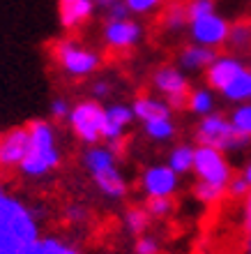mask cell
Masks as SVG:
<instances>
[{
	"label": "cell",
	"instance_id": "cell-1",
	"mask_svg": "<svg viewBox=\"0 0 251 254\" xmlns=\"http://www.w3.org/2000/svg\"><path fill=\"white\" fill-rule=\"evenodd\" d=\"M30 143H28L26 160L21 164V174L26 178H42L60 167V150L55 129L49 121H33L28 125Z\"/></svg>",
	"mask_w": 251,
	"mask_h": 254
},
{
	"label": "cell",
	"instance_id": "cell-2",
	"mask_svg": "<svg viewBox=\"0 0 251 254\" xmlns=\"http://www.w3.org/2000/svg\"><path fill=\"white\" fill-rule=\"evenodd\" d=\"M83 167L90 174L93 183L97 185L104 196L113 201L125 199L127 194V181L118 169V157L108 150V146H90L83 153Z\"/></svg>",
	"mask_w": 251,
	"mask_h": 254
},
{
	"label": "cell",
	"instance_id": "cell-3",
	"mask_svg": "<svg viewBox=\"0 0 251 254\" xmlns=\"http://www.w3.org/2000/svg\"><path fill=\"white\" fill-rule=\"evenodd\" d=\"M196 141L199 146H210L224 153L231 150H242L251 143V139L242 136V134L233 127L231 118H226L224 114H207L201 118L199 127H196Z\"/></svg>",
	"mask_w": 251,
	"mask_h": 254
},
{
	"label": "cell",
	"instance_id": "cell-4",
	"mask_svg": "<svg viewBox=\"0 0 251 254\" xmlns=\"http://www.w3.org/2000/svg\"><path fill=\"white\" fill-rule=\"evenodd\" d=\"M51 56L55 65L67 74V76H74V79H83V76H90L93 72H97L101 65V58L97 51L83 47L74 40H60L53 44Z\"/></svg>",
	"mask_w": 251,
	"mask_h": 254
},
{
	"label": "cell",
	"instance_id": "cell-5",
	"mask_svg": "<svg viewBox=\"0 0 251 254\" xmlns=\"http://www.w3.org/2000/svg\"><path fill=\"white\" fill-rule=\"evenodd\" d=\"M69 129L74 136L88 146H95L101 139V127H104V107L97 100H83L74 104L69 111Z\"/></svg>",
	"mask_w": 251,
	"mask_h": 254
},
{
	"label": "cell",
	"instance_id": "cell-6",
	"mask_svg": "<svg viewBox=\"0 0 251 254\" xmlns=\"http://www.w3.org/2000/svg\"><path fill=\"white\" fill-rule=\"evenodd\" d=\"M152 86L157 93L164 95L166 104L173 111H182L189 107V81H187L185 72L175 65H161L152 74Z\"/></svg>",
	"mask_w": 251,
	"mask_h": 254
},
{
	"label": "cell",
	"instance_id": "cell-7",
	"mask_svg": "<svg viewBox=\"0 0 251 254\" xmlns=\"http://www.w3.org/2000/svg\"><path fill=\"white\" fill-rule=\"evenodd\" d=\"M194 171L203 183H212V185H219V188H228V183L233 178L231 164L226 160L224 150H217V148L210 146L196 148Z\"/></svg>",
	"mask_w": 251,
	"mask_h": 254
},
{
	"label": "cell",
	"instance_id": "cell-8",
	"mask_svg": "<svg viewBox=\"0 0 251 254\" xmlns=\"http://www.w3.org/2000/svg\"><path fill=\"white\" fill-rule=\"evenodd\" d=\"M28 143H30L28 125L9 127L5 132H0V176L21 169L28 153Z\"/></svg>",
	"mask_w": 251,
	"mask_h": 254
},
{
	"label": "cell",
	"instance_id": "cell-9",
	"mask_svg": "<svg viewBox=\"0 0 251 254\" xmlns=\"http://www.w3.org/2000/svg\"><path fill=\"white\" fill-rule=\"evenodd\" d=\"M228 35H231V23L217 12L189 21V37L194 44L201 47L217 49L228 42Z\"/></svg>",
	"mask_w": 251,
	"mask_h": 254
},
{
	"label": "cell",
	"instance_id": "cell-10",
	"mask_svg": "<svg viewBox=\"0 0 251 254\" xmlns=\"http://www.w3.org/2000/svg\"><path fill=\"white\" fill-rule=\"evenodd\" d=\"M106 47L111 51H129L141 42L143 37V28L132 19H118V21H106L101 28Z\"/></svg>",
	"mask_w": 251,
	"mask_h": 254
},
{
	"label": "cell",
	"instance_id": "cell-11",
	"mask_svg": "<svg viewBox=\"0 0 251 254\" xmlns=\"http://www.w3.org/2000/svg\"><path fill=\"white\" fill-rule=\"evenodd\" d=\"M141 188L146 192L148 199H161V196H171L178 192L180 181L178 174L173 171L168 164H159V167H148L141 176Z\"/></svg>",
	"mask_w": 251,
	"mask_h": 254
},
{
	"label": "cell",
	"instance_id": "cell-12",
	"mask_svg": "<svg viewBox=\"0 0 251 254\" xmlns=\"http://www.w3.org/2000/svg\"><path fill=\"white\" fill-rule=\"evenodd\" d=\"M245 69L247 67L242 65L238 58H233V56H219L217 61L205 69V83H207V88H212V90H221V93H224L226 88L231 86Z\"/></svg>",
	"mask_w": 251,
	"mask_h": 254
},
{
	"label": "cell",
	"instance_id": "cell-13",
	"mask_svg": "<svg viewBox=\"0 0 251 254\" xmlns=\"http://www.w3.org/2000/svg\"><path fill=\"white\" fill-rule=\"evenodd\" d=\"M134 123V111L127 104H111L104 107V127H101V139L104 141H120L122 134Z\"/></svg>",
	"mask_w": 251,
	"mask_h": 254
},
{
	"label": "cell",
	"instance_id": "cell-14",
	"mask_svg": "<svg viewBox=\"0 0 251 254\" xmlns=\"http://www.w3.org/2000/svg\"><path fill=\"white\" fill-rule=\"evenodd\" d=\"M95 0H58L60 26L65 30H79L95 12Z\"/></svg>",
	"mask_w": 251,
	"mask_h": 254
},
{
	"label": "cell",
	"instance_id": "cell-15",
	"mask_svg": "<svg viewBox=\"0 0 251 254\" xmlns=\"http://www.w3.org/2000/svg\"><path fill=\"white\" fill-rule=\"evenodd\" d=\"M219 58L217 49H207L201 47V44H187L180 51V69H187V72H203L212 63Z\"/></svg>",
	"mask_w": 251,
	"mask_h": 254
},
{
	"label": "cell",
	"instance_id": "cell-16",
	"mask_svg": "<svg viewBox=\"0 0 251 254\" xmlns=\"http://www.w3.org/2000/svg\"><path fill=\"white\" fill-rule=\"evenodd\" d=\"M134 118H139L141 123H152L161 121V118H171L173 109L166 104V100H157L152 95H139L132 104Z\"/></svg>",
	"mask_w": 251,
	"mask_h": 254
},
{
	"label": "cell",
	"instance_id": "cell-17",
	"mask_svg": "<svg viewBox=\"0 0 251 254\" xmlns=\"http://www.w3.org/2000/svg\"><path fill=\"white\" fill-rule=\"evenodd\" d=\"M161 28L166 33H180L189 26V14H187V0H171L161 9Z\"/></svg>",
	"mask_w": 251,
	"mask_h": 254
},
{
	"label": "cell",
	"instance_id": "cell-18",
	"mask_svg": "<svg viewBox=\"0 0 251 254\" xmlns=\"http://www.w3.org/2000/svg\"><path fill=\"white\" fill-rule=\"evenodd\" d=\"M19 254H83V252H79L76 248L62 243L60 238L49 236V238H40V241H35L33 245L23 248Z\"/></svg>",
	"mask_w": 251,
	"mask_h": 254
},
{
	"label": "cell",
	"instance_id": "cell-19",
	"mask_svg": "<svg viewBox=\"0 0 251 254\" xmlns=\"http://www.w3.org/2000/svg\"><path fill=\"white\" fill-rule=\"evenodd\" d=\"M194 160H196V148L189 143H178L168 155V167L175 174H189L194 171Z\"/></svg>",
	"mask_w": 251,
	"mask_h": 254
},
{
	"label": "cell",
	"instance_id": "cell-20",
	"mask_svg": "<svg viewBox=\"0 0 251 254\" xmlns=\"http://www.w3.org/2000/svg\"><path fill=\"white\" fill-rule=\"evenodd\" d=\"M224 97L228 102H238V104L251 102V72L245 69V72L240 74L238 79L224 90Z\"/></svg>",
	"mask_w": 251,
	"mask_h": 254
},
{
	"label": "cell",
	"instance_id": "cell-21",
	"mask_svg": "<svg viewBox=\"0 0 251 254\" xmlns=\"http://www.w3.org/2000/svg\"><path fill=\"white\" fill-rule=\"evenodd\" d=\"M150 213H148L146 208L141 206H129L125 213V227L129 229V234L134 236H143L150 227Z\"/></svg>",
	"mask_w": 251,
	"mask_h": 254
},
{
	"label": "cell",
	"instance_id": "cell-22",
	"mask_svg": "<svg viewBox=\"0 0 251 254\" xmlns=\"http://www.w3.org/2000/svg\"><path fill=\"white\" fill-rule=\"evenodd\" d=\"M189 111L199 116L214 114V95L210 93V88H196L189 93Z\"/></svg>",
	"mask_w": 251,
	"mask_h": 254
},
{
	"label": "cell",
	"instance_id": "cell-23",
	"mask_svg": "<svg viewBox=\"0 0 251 254\" xmlns=\"http://www.w3.org/2000/svg\"><path fill=\"white\" fill-rule=\"evenodd\" d=\"M192 194L196 196V201L205 203V206H214L219 201L224 199L226 194V188H219V185H212V183H196L192 188Z\"/></svg>",
	"mask_w": 251,
	"mask_h": 254
},
{
	"label": "cell",
	"instance_id": "cell-24",
	"mask_svg": "<svg viewBox=\"0 0 251 254\" xmlns=\"http://www.w3.org/2000/svg\"><path fill=\"white\" fill-rule=\"evenodd\" d=\"M228 44L233 49H238V51H249L251 49V21H238L235 26H231Z\"/></svg>",
	"mask_w": 251,
	"mask_h": 254
},
{
	"label": "cell",
	"instance_id": "cell-25",
	"mask_svg": "<svg viewBox=\"0 0 251 254\" xmlns=\"http://www.w3.org/2000/svg\"><path fill=\"white\" fill-rule=\"evenodd\" d=\"M143 129L152 141H171L175 136V125L171 118H161V121L143 123Z\"/></svg>",
	"mask_w": 251,
	"mask_h": 254
},
{
	"label": "cell",
	"instance_id": "cell-26",
	"mask_svg": "<svg viewBox=\"0 0 251 254\" xmlns=\"http://www.w3.org/2000/svg\"><path fill=\"white\" fill-rule=\"evenodd\" d=\"M231 123H233V127L242 134V136L251 139V102L240 104V107L233 111V114H231Z\"/></svg>",
	"mask_w": 251,
	"mask_h": 254
},
{
	"label": "cell",
	"instance_id": "cell-27",
	"mask_svg": "<svg viewBox=\"0 0 251 254\" xmlns=\"http://www.w3.org/2000/svg\"><path fill=\"white\" fill-rule=\"evenodd\" d=\"M173 199L171 196H161V199H148L146 201V210L150 213V217H159V220H164L168 215L173 213Z\"/></svg>",
	"mask_w": 251,
	"mask_h": 254
},
{
	"label": "cell",
	"instance_id": "cell-28",
	"mask_svg": "<svg viewBox=\"0 0 251 254\" xmlns=\"http://www.w3.org/2000/svg\"><path fill=\"white\" fill-rule=\"evenodd\" d=\"M127 9L132 14H154L157 9H164L166 0H125Z\"/></svg>",
	"mask_w": 251,
	"mask_h": 254
},
{
	"label": "cell",
	"instance_id": "cell-29",
	"mask_svg": "<svg viewBox=\"0 0 251 254\" xmlns=\"http://www.w3.org/2000/svg\"><path fill=\"white\" fill-rule=\"evenodd\" d=\"M226 194L233 196V199H245L251 194V185L247 183L245 176H233L231 183H228V188H226Z\"/></svg>",
	"mask_w": 251,
	"mask_h": 254
},
{
	"label": "cell",
	"instance_id": "cell-30",
	"mask_svg": "<svg viewBox=\"0 0 251 254\" xmlns=\"http://www.w3.org/2000/svg\"><path fill=\"white\" fill-rule=\"evenodd\" d=\"M214 12V2L212 0H187V14H189V21L201 19V16H207V14Z\"/></svg>",
	"mask_w": 251,
	"mask_h": 254
},
{
	"label": "cell",
	"instance_id": "cell-31",
	"mask_svg": "<svg viewBox=\"0 0 251 254\" xmlns=\"http://www.w3.org/2000/svg\"><path fill=\"white\" fill-rule=\"evenodd\" d=\"M134 252L136 254H159V241L154 236H139L136 238V245H134Z\"/></svg>",
	"mask_w": 251,
	"mask_h": 254
},
{
	"label": "cell",
	"instance_id": "cell-32",
	"mask_svg": "<svg viewBox=\"0 0 251 254\" xmlns=\"http://www.w3.org/2000/svg\"><path fill=\"white\" fill-rule=\"evenodd\" d=\"M65 217H67V222H72V224H83V222L88 220V210L83 206H79V203H72V206L65 208Z\"/></svg>",
	"mask_w": 251,
	"mask_h": 254
},
{
	"label": "cell",
	"instance_id": "cell-33",
	"mask_svg": "<svg viewBox=\"0 0 251 254\" xmlns=\"http://www.w3.org/2000/svg\"><path fill=\"white\" fill-rule=\"evenodd\" d=\"M69 104H67V100H62V97H55V100L51 102V116L55 118V121H67L69 118Z\"/></svg>",
	"mask_w": 251,
	"mask_h": 254
},
{
	"label": "cell",
	"instance_id": "cell-34",
	"mask_svg": "<svg viewBox=\"0 0 251 254\" xmlns=\"http://www.w3.org/2000/svg\"><path fill=\"white\" fill-rule=\"evenodd\" d=\"M93 93H95V97H106V95L111 93V83L108 81H97L93 86Z\"/></svg>",
	"mask_w": 251,
	"mask_h": 254
},
{
	"label": "cell",
	"instance_id": "cell-35",
	"mask_svg": "<svg viewBox=\"0 0 251 254\" xmlns=\"http://www.w3.org/2000/svg\"><path fill=\"white\" fill-rule=\"evenodd\" d=\"M115 2H118V0H95V5L100 7V9H104V12L108 9V7L115 5Z\"/></svg>",
	"mask_w": 251,
	"mask_h": 254
},
{
	"label": "cell",
	"instance_id": "cell-36",
	"mask_svg": "<svg viewBox=\"0 0 251 254\" xmlns=\"http://www.w3.org/2000/svg\"><path fill=\"white\" fill-rule=\"evenodd\" d=\"M245 254H251V224H247V238H245Z\"/></svg>",
	"mask_w": 251,
	"mask_h": 254
},
{
	"label": "cell",
	"instance_id": "cell-37",
	"mask_svg": "<svg viewBox=\"0 0 251 254\" xmlns=\"http://www.w3.org/2000/svg\"><path fill=\"white\" fill-rule=\"evenodd\" d=\"M245 203H247V224H251V194L247 196Z\"/></svg>",
	"mask_w": 251,
	"mask_h": 254
},
{
	"label": "cell",
	"instance_id": "cell-38",
	"mask_svg": "<svg viewBox=\"0 0 251 254\" xmlns=\"http://www.w3.org/2000/svg\"><path fill=\"white\" fill-rule=\"evenodd\" d=\"M242 176H245V178H247V183H249V185H251V160L247 162V167H245V174H242Z\"/></svg>",
	"mask_w": 251,
	"mask_h": 254
},
{
	"label": "cell",
	"instance_id": "cell-39",
	"mask_svg": "<svg viewBox=\"0 0 251 254\" xmlns=\"http://www.w3.org/2000/svg\"><path fill=\"white\" fill-rule=\"evenodd\" d=\"M2 194H5V188H2V183H0V196H2Z\"/></svg>",
	"mask_w": 251,
	"mask_h": 254
}]
</instances>
